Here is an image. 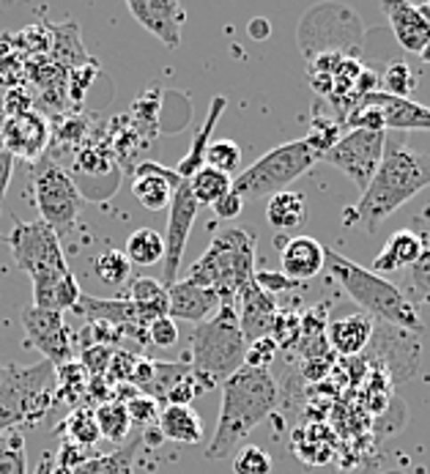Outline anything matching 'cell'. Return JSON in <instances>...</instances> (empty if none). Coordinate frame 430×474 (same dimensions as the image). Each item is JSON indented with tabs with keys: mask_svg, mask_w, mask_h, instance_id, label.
<instances>
[{
	"mask_svg": "<svg viewBox=\"0 0 430 474\" xmlns=\"http://www.w3.org/2000/svg\"><path fill=\"white\" fill-rule=\"evenodd\" d=\"M14 264L30 277L33 282V305L42 310H75L83 290L71 274L61 239L50 225L42 220L17 223L14 231L6 236Z\"/></svg>",
	"mask_w": 430,
	"mask_h": 474,
	"instance_id": "6da1fadb",
	"label": "cell"
},
{
	"mask_svg": "<svg viewBox=\"0 0 430 474\" xmlns=\"http://www.w3.org/2000/svg\"><path fill=\"white\" fill-rule=\"evenodd\" d=\"M425 187H430V157L409 149L403 140L386 137L384 159L370 187L360 195L356 208L348 211L351 223H360L368 233H376L389 214H395Z\"/></svg>",
	"mask_w": 430,
	"mask_h": 474,
	"instance_id": "7a4b0ae2",
	"label": "cell"
},
{
	"mask_svg": "<svg viewBox=\"0 0 430 474\" xmlns=\"http://www.w3.org/2000/svg\"><path fill=\"white\" fill-rule=\"evenodd\" d=\"M220 387H223V404H220L217 430H214V439L206 447L208 461L228 458L274 412L280 400L277 381L272 379V373L247 368V364Z\"/></svg>",
	"mask_w": 430,
	"mask_h": 474,
	"instance_id": "3957f363",
	"label": "cell"
},
{
	"mask_svg": "<svg viewBox=\"0 0 430 474\" xmlns=\"http://www.w3.org/2000/svg\"><path fill=\"white\" fill-rule=\"evenodd\" d=\"M324 269L329 272V277L335 282H340V288L356 302V307H362L365 315L381 318V321L398 326V330H406V332L422 330V318H419L414 302L395 282H389L386 277L376 274L373 269L353 264L351 258H345V255H340L332 247H327Z\"/></svg>",
	"mask_w": 430,
	"mask_h": 474,
	"instance_id": "277c9868",
	"label": "cell"
},
{
	"mask_svg": "<svg viewBox=\"0 0 430 474\" xmlns=\"http://www.w3.org/2000/svg\"><path fill=\"white\" fill-rule=\"evenodd\" d=\"M187 280L211 288L223 305L233 307L239 290L249 280H256V236L241 228H225L190 266Z\"/></svg>",
	"mask_w": 430,
	"mask_h": 474,
	"instance_id": "5b68a950",
	"label": "cell"
},
{
	"mask_svg": "<svg viewBox=\"0 0 430 474\" xmlns=\"http://www.w3.org/2000/svg\"><path fill=\"white\" fill-rule=\"evenodd\" d=\"M55 404V364H0V436L42 422Z\"/></svg>",
	"mask_w": 430,
	"mask_h": 474,
	"instance_id": "8992f818",
	"label": "cell"
},
{
	"mask_svg": "<svg viewBox=\"0 0 430 474\" xmlns=\"http://www.w3.org/2000/svg\"><path fill=\"white\" fill-rule=\"evenodd\" d=\"M247 340L241 335L236 307L223 305L220 313L198 323L192 335V373L208 389L214 384L228 381L236 371L244 368Z\"/></svg>",
	"mask_w": 430,
	"mask_h": 474,
	"instance_id": "52a82bcc",
	"label": "cell"
},
{
	"mask_svg": "<svg viewBox=\"0 0 430 474\" xmlns=\"http://www.w3.org/2000/svg\"><path fill=\"white\" fill-rule=\"evenodd\" d=\"M318 159L320 154L304 137L282 143L249 168H244L239 176H233V192L241 195V200L272 198L277 192H285V187L304 176Z\"/></svg>",
	"mask_w": 430,
	"mask_h": 474,
	"instance_id": "ba28073f",
	"label": "cell"
},
{
	"mask_svg": "<svg viewBox=\"0 0 430 474\" xmlns=\"http://www.w3.org/2000/svg\"><path fill=\"white\" fill-rule=\"evenodd\" d=\"M30 187L42 223L50 225L58 239L75 231V223L83 208V192L75 176H69V170L61 162L45 154L39 162L30 165Z\"/></svg>",
	"mask_w": 430,
	"mask_h": 474,
	"instance_id": "9c48e42d",
	"label": "cell"
},
{
	"mask_svg": "<svg viewBox=\"0 0 430 474\" xmlns=\"http://www.w3.org/2000/svg\"><path fill=\"white\" fill-rule=\"evenodd\" d=\"M384 149H386V132L351 129L320 157V162H329L340 173H345L362 195L370 187V181L384 159Z\"/></svg>",
	"mask_w": 430,
	"mask_h": 474,
	"instance_id": "30bf717a",
	"label": "cell"
},
{
	"mask_svg": "<svg viewBox=\"0 0 430 474\" xmlns=\"http://www.w3.org/2000/svg\"><path fill=\"white\" fill-rule=\"evenodd\" d=\"M198 208L200 203L192 195V184L190 178H182V184L175 187L173 200L167 206V233H165V277L162 285L170 288L173 282H178V272H182L184 264V249L192 233V225L198 220Z\"/></svg>",
	"mask_w": 430,
	"mask_h": 474,
	"instance_id": "8fae6325",
	"label": "cell"
},
{
	"mask_svg": "<svg viewBox=\"0 0 430 474\" xmlns=\"http://www.w3.org/2000/svg\"><path fill=\"white\" fill-rule=\"evenodd\" d=\"M22 330L28 343L42 351V356L61 368L66 362H75V338H71L69 326L63 321V313L55 310H42V307H25L22 310Z\"/></svg>",
	"mask_w": 430,
	"mask_h": 474,
	"instance_id": "7c38bea8",
	"label": "cell"
},
{
	"mask_svg": "<svg viewBox=\"0 0 430 474\" xmlns=\"http://www.w3.org/2000/svg\"><path fill=\"white\" fill-rule=\"evenodd\" d=\"M50 137H53L50 121L39 110L6 116L4 145L14 159L20 157V159H28V162H39L50 149Z\"/></svg>",
	"mask_w": 430,
	"mask_h": 474,
	"instance_id": "4fadbf2b",
	"label": "cell"
},
{
	"mask_svg": "<svg viewBox=\"0 0 430 474\" xmlns=\"http://www.w3.org/2000/svg\"><path fill=\"white\" fill-rule=\"evenodd\" d=\"M236 315H239V326H241V335L249 343L256 340H264V338H272V330H274V321H277V299L272 294L256 282L249 280L236 297Z\"/></svg>",
	"mask_w": 430,
	"mask_h": 474,
	"instance_id": "5bb4252c",
	"label": "cell"
},
{
	"mask_svg": "<svg viewBox=\"0 0 430 474\" xmlns=\"http://www.w3.org/2000/svg\"><path fill=\"white\" fill-rule=\"evenodd\" d=\"M75 313H80L88 321H104L113 326H140V330H149V323L167 315L162 307H149V305H137L126 297L118 299H96L83 294Z\"/></svg>",
	"mask_w": 430,
	"mask_h": 474,
	"instance_id": "9a60e30c",
	"label": "cell"
},
{
	"mask_svg": "<svg viewBox=\"0 0 430 474\" xmlns=\"http://www.w3.org/2000/svg\"><path fill=\"white\" fill-rule=\"evenodd\" d=\"M126 6L132 17L149 33H154L165 47L175 50L182 45V22H184L182 4H175V0H129Z\"/></svg>",
	"mask_w": 430,
	"mask_h": 474,
	"instance_id": "2e32d148",
	"label": "cell"
},
{
	"mask_svg": "<svg viewBox=\"0 0 430 474\" xmlns=\"http://www.w3.org/2000/svg\"><path fill=\"white\" fill-rule=\"evenodd\" d=\"M223 307V299L211 288H203L192 280H178L167 288V315L175 321H192L203 323L214 318Z\"/></svg>",
	"mask_w": 430,
	"mask_h": 474,
	"instance_id": "e0dca14e",
	"label": "cell"
},
{
	"mask_svg": "<svg viewBox=\"0 0 430 474\" xmlns=\"http://www.w3.org/2000/svg\"><path fill=\"white\" fill-rule=\"evenodd\" d=\"M353 102L370 104L378 110L384 129H398V132H409V129H427L430 132V107L414 102V99H403V96H389L384 91H373L368 96H360Z\"/></svg>",
	"mask_w": 430,
	"mask_h": 474,
	"instance_id": "ac0fdd59",
	"label": "cell"
},
{
	"mask_svg": "<svg viewBox=\"0 0 430 474\" xmlns=\"http://www.w3.org/2000/svg\"><path fill=\"white\" fill-rule=\"evenodd\" d=\"M178 184H182V176L175 173V168H165L159 162H142L134 173L132 192L142 208L162 211L170 206Z\"/></svg>",
	"mask_w": 430,
	"mask_h": 474,
	"instance_id": "d6986e66",
	"label": "cell"
},
{
	"mask_svg": "<svg viewBox=\"0 0 430 474\" xmlns=\"http://www.w3.org/2000/svg\"><path fill=\"white\" fill-rule=\"evenodd\" d=\"M381 12L386 14L392 33H395V39L406 53L419 55L430 45V20L419 12V6L386 0V4H381Z\"/></svg>",
	"mask_w": 430,
	"mask_h": 474,
	"instance_id": "ffe728a7",
	"label": "cell"
},
{
	"mask_svg": "<svg viewBox=\"0 0 430 474\" xmlns=\"http://www.w3.org/2000/svg\"><path fill=\"white\" fill-rule=\"evenodd\" d=\"M280 258H282V274H288L294 282H299L324 272L327 247L312 236H296L282 247Z\"/></svg>",
	"mask_w": 430,
	"mask_h": 474,
	"instance_id": "44dd1931",
	"label": "cell"
},
{
	"mask_svg": "<svg viewBox=\"0 0 430 474\" xmlns=\"http://www.w3.org/2000/svg\"><path fill=\"white\" fill-rule=\"evenodd\" d=\"M373 338V318L365 313H353L348 318L332 321L329 330H327V340L329 348L340 356H356L362 354L365 346Z\"/></svg>",
	"mask_w": 430,
	"mask_h": 474,
	"instance_id": "7402d4cb",
	"label": "cell"
},
{
	"mask_svg": "<svg viewBox=\"0 0 430 474\" xmlns=\"http://www.w3.org/2000/svg\"><path fill=\"white\" fill-rule=\"evenodd\" d=\"M425 252V244L422 239L414 233V231H398V233H392L384 244V249L376 255V261H373V272L376 274H386V272H403L406 266L411 269L417 261H419V255Z\"/></svg>",
	"mask_w": 430,
	"mask_h": 474,
	"instance_id": "603a6c76",
	"label": "cell"
},
{
	"mask_svg": "<svg viewBox=\"0 0 430 474\" xmlns=\"http://www.w3.org/2000/svg\"><path fill=\"white\" fill-rule=\"evenodd\" d=\"M157 425L167 442L198 445L203 439V422L192 406H162Z\"/></svg>",
	"mask_w": 430,
	"mask_h": 474,
	"instance_id": "cb8c5ba5",
	"label": "cell"
},
{
	"mask_svg": "<svg viewBox=\"0 0 430 474\" xmlns=\"http://www.w3.org/2000/svg\"><path fill=\"white\" fill-rule=\"evenodd\" d=\"M307 220V203H304V195L299 192H277L269 198V206H266V223L274 228V231H296L302 228Z\"/></svg>",
	"mask_w": 430,
	"mask_h": 474,
	"instance_id": "d4e9b609",
	"label": "cell"
},
{
	"mask_svg": "<svg viewBox=\"0 0 430 474\" xmlns=\"http://www.w3.org/2000/svg\"><path fill=\"white\" fill-rule=\"evenodd\" d=\"M223 107H225V99L223 96H217L211 102V110H208V116H206V121H203V127L198 129V135H195V140H192V149L187 151V157L178 162V168H175V173L182 176V178H192L203 165H206V151H208V137H211V132H214V127H217V121H220V116H223Z\"/></svg>",
	"mask_w": 430,
	"mask_h": 474,
	"instance_id": "484cf974",
	"label": "cell"
},
{
	"mask_svg": "<svg viewBox=\"0 0 430 474\" xmlns=\"http://www.w3.org/2000/svg\"><path fill=\"white\" fill-rule=\"evenodd\" d=\"M124 255L132 266H157L165 261V236L151 228H140L126 239Z\"/></svg>",
	"mask_w": 430,
	"mask_h": 474,
	"instance_id": "4316f807",
	"label": "cell"
},
{
	"mask_svg": "<svg viewBox=\"0 0 430 474\" xmlns=\"http://www.w3.org/2000/svg\"><path fill=\"white\" fill-rule=\"evenodd\" d=\"M93 414H96V425H99V433L101 439L113 442V445H121L129 430H132V420H129V412L121 400H107V404H99L93 406Z\"/></svg>",
	"mask_w": 430,
	"mask_h": 474,
	"instance_id": "83f0119b",
	"label": "cell"
},
{
	"mask_svg": "<svg viewBox=\"0 0 430 474\" xmlns=\"http://www.w3.org/2000/svg\"><path fill=\"white\" fill-rule=\"evenodd\" d=\"M190 184H192V195L200 206H214L220 198H225L231 190H233V176L228 173H220V170H214L208 165H203L192 178H190Z\"/></svg>",
	"mask_w": 430,
	"mask_h": 474,
	"instance_id": "f1b7e54d",
	"label": "cell"
},
{
	"mask_svg": "<svg viewBox=\"0 0 430 474\" xmlns=\"http://www.w3.org/2000/svg\"><path fill=\"white\" fill-rule=\"evenodd\" d=\"M61 430L66 433V442L77 445L83 450L93 447L101 433H99V425H96V414H93V406H77L66 417V422L61 425Z\"/></svg>",
	"mask_w": 430,
	"mask_h": 474,
	"instance_id": "f546056e",
	"label": "cell"
},
{
	"mask_svg": "<svg viewBox=\"0 0 430 474\" xmlns=\"http://www.w3.org/2000/svg\"><path fill=\"white\" fill-rule=\"evenodd\" d=\"M88 384H91V376L85 373V368L77 359L55 368V395H58V400H69V404H75V400H85Z\"/></svg>",
	"mask_w": 430,
	"mask_h": 474,
	"instance_id": "4dcf8cb0",
	"label": "cell"
},
{
	"mask_svg": "<svg viewBox=\"0 0 430 474\" xmlns=\"http://www.w3.org/2000/svg\"><path fill=\"white\" fill-rule=\"evenodd\" d=\"M134 453H137V442H132L129 447H124L118 453H110V455H91L88 461H83L69 474H132Z\"/></svg>",
	"mask_w": 430,
	"mask_h": 474,
	"instance_id": "1f68e13d",
	"label": "cell"
},
{
	"mask_svg": "<svg viewBox=\"0 0 430 474\" xmlns=\"http://www.w3.org/2000/svg\"><path fill=\"white\" fill-rule=\"evenodd\" d=\"M53 58L61 63H69L71 69L80 61H85V53L80 47V28L75 22L53 28Z\"/></svg>",
	"mask_w": 430,
	"mask_h": 474,
	"instance_id": "d6a6232c",
	"label": "cell"
},
{
	"mask_svg": "<svg viewBox=\"0 0 430 474\" xmlns=\"http://www.w3.org/2000/svg\"><path fill=\"white\" fill-rule=\"evenodd\" d=\"M93 272L107 285H126L132 280V264L121 249H104L93 261Z\"/></svg>",
	"mask_w": 430,
	"mask_h": 474,
	"instance_id": "836d02e7",
	"label": "cell"
},
{
	"mask_svg": "<svg viewBox=\"0 0 430 474\" xmlns=\"http://www.w3.org/2000/svg\"><path fill=\"white\" fill-rule=\"evenodd\" d=\"M0 474H28L22 430L0 436Z\"/></svg>",
	"mask_w": 430,
	"mask_h": 474,
	"instance_id": "e575fe53",
	"label": "cell"
},
{
	"mask_svg": "<svg viewBox=\"0 0 430 474\" xmlns=\"http://www.w3.org/2000/svg\"><path fill=\"white\" fill-rule=\"evenodd\" d=\"M126 299H132L137 305L167 310V288L159 280H151V277H134V280H129Z\"/></svg>",
	"mask_w": 430,
	"mask_h": 474,
	"instance_id": "d590c367",
	"label": "cell"
},
{
	"mask_svg": "<svg viewBox=\"0 0 430 474\" xmlns=\"http://www.w3.org/2000/svg\"><path fill=\"white\" fill-rule=\"evenodd\" d=\"M206 165L214 168V170H220V173H239L241 168V149H239V143L233 140H217V143H211L208 145V151H206Z\"/></svg>",
	"mask_w": 430,
	"mask_h": 474,
	"instance_id": "8d00e7d4",
	"label": "cell"
},
{
	"mask_svg": "<svg viewBox=\"0 0 430 474\" xmlns=\"http://www.w3.org/2000/svg\"><path fill=\"white\" fill-rule=\"evenodd\" d=\"M14 50H25L28 55H39L53 50V28L47 25H30L17 36H6Z\"/></svg>",
	"mask_w": 430,
	"mask_h": 474,
	"instance_id": "74e56055",
	"label": "cell"
},
{
	"mask_svg": "<svg viewBox=\"0 0 430 474\" xmlns=\"http://www.w3.org/2000/svg\"><path fill=\"white\" fill-rule=\"evenodd\" d=\"M414 83H417V78H414V71L409 69V63L395 61V63H389V66L384 69L381 88H378V91H384V94H389V96H403V99H409Z\"/></svg>",
	"mask_w": 430,
	"mask_h": 474,
	"instance_id": "f35d334b",
	"label": "cell"
},
{
	"mask_svg": "<svg viewBox=\"0 0 430 474\" xmlns=\"http://www.w3.org/2000/svg\"><path fill=\"white\" fill-rule=\"evenodd\" d=\"M299 338H302V315L296 310H280L272 330V340L277 343V348H294Z\"/></svg>",
	"mask_w": 430,
	"mask_h": 474,
	"instance_id": "ab89813d",
	"label": "cell"
},
{
	"mask_svg": "<svg viewBox=\"0 0 430 474\" xmlns=\"http://www.w3.org/2000/svg\"><path fill=\"white\" fill-rule=\"evenodd\" d=\"M233 471L236 474H269L272 471V455L256 445H247L236 453L233 458Z\"/></svg>",
	"mask_w": 430,
	"mask_h": 474,
	"instance_id": "60d3db41",
	"label": "cell"
},
{
	"mask_svg": "<svg viewBox=\"0 0 430 474\" xmlns=\"http://www.w3.org/2000/svg\"><path fill=\"white\" fill-rule=\"evenodd\" d=\"M113 354H116L113 346H99V343H93V346H85V348L80 351V359H77V362L83 364L85 373H88L91 379H99V376H107V368H110Z\"/></svg>",
	"mask_w": 430,
	"mask_h": 474,
	"instance_id": "b9f144b4",
	"label": "cell"
},
{
	"mask_svg": "<svg viewBox=\"0 0 430 474\" xmlns=\"http://www.w3.org/2000/svg\"><path fill=\"white\" fill-rule=\"evenodd\" d=\"M126 412H129V420L132 425H151V422H159V414H162V404L149 395H134L129 404H124Z\"/></svg>",
	"mask_w": 430,
	"mask_h": 474,
	"instance_id": "7bdbcfd3",
	"label": "cell"
},
{
	"mask_svg": "<svg viewBox=\"0 0 430 474\" xmlns=\"http://www.w3.org/2000/svg\"><path fill=\"white\" fill-rule=\"evenodd\" d=\"M140 354L134 351H126V348H116L113 354V362L110 368H107V381H110V387H121V384H129L132 373H134V364H137Z\"/></svg>",
	"mask_w": 430,
	"mask_h": 474,
	"instance_id": "ee69618b",
	"label": "cell"
},
{
	"mask_svg": "<svg viewBox=\"0 0 430 474\" xmlns=\"http://www.w3.org/2000/svg\"><path fill=\"white\" fill-rule=\"evenodd\" d=\"M277 343L272 338H264V340H256L247 346V356H244V364L247 368H256V371H269V364L274 362L277 356Z\"/></svg>",
	"mask_w": 430,
	"mask_h": 474,
	"instance_id": "f6af8a7d",
	"label": "cell"
},
{
	"mask_svg": "<svg viewBox=\"0 0 430 474\" xmlns=\"http://www.w3.org/2000/svg\"><path fill=\"white\" fill-rule=\"evenodd\" d=\"M411 290L419 302L430 305V247H425L419 261L411 266Z\"/></svg>",
	"mask_w": 430,
	"mask_h": 474,
	"instance_id": "bcb514c9",
	"label": "cell"
},
{
	"mask_svg": "<svg viewBox=\"0 0 430 474\" xmlns=\"http://www.w3.org/2000/svg\"><path fill=\"white\" fill-rule=\"evenodd\" d=\"M146 332H149V343L154 348H173L178 343V326L170 315H162V318L151 321Z\"/></svg>",
	"mask_w": 430,
	"mask_h": 474,
	"instance_id": "7dc6e473",
	"label": "cell"
},
{
	"mask_svg": "<svg viewBox=\"0 0 430 474\" xmlns=\"http://www.w3.org/2000/svg\"><path fill=\"white\" fill-rule=\"evenodd\" d=\"M53 129V137L50 140H55V143H61V145H77V143H83V137H85V121L83 118H77V116H66V118H61L55 127H50Z\"/></svg>",
	"mask_w": 430,
	"mask_h": 474,
	"instance_id": "c3c4849f",
	"label": "cell"
},
{
	"mask_svg": "<svg viewBox=\"0 0 430 474\" xmlns=\"http://www.w3.org/2000/svg\"><path fill=\"white\" fill-rule=\"evenodd\" d=\"M256 282L266 290V294L277 297V294H288V290L296 288V282L282 274V272H256Z\"/></svg>",
	"mask_w": 430,
	"mask_h": 474,
	"instance_id": "681fc988",
	"label": "cell"
},
{
	"mask_svg": "<svg viewBox=\"0 0 430 474\" xmlns=\"http://www.w3.org/2000/svg\"><path fill=\"white\" fill-rule=\"evenodd\" d=\"M4 113L6 116H20V113H28L33 110V96L28 94V88L17 86V88H6V96H4Z\"/></svg>",
	"mask_w": 430,
	"mask_h": 474,
	"instance_id": "f907efd6",
	"label": "cell"
},
{
	"mask_svg": "<svg viewBox=\"0 0 430 474\" xmlns=\"http://www.w3.org/2000/svg\"><path fill=\"white\" fill-rule=\"evenodd\" d=\"M211 208H214V214H217V220H225V223H231V220H236V217L241 214V208H244V200H241V195H236V192L231 190L225 198H220V200L214 203Z\"/></svg>",
	"mask_w": 430,
	"mask_h": 474,
	"instance_id": "816d5d0a",
	"label": "cell"
},
{
	"mask_svg": "<svg viewBox=\"0 0 430 474\" xmlns=\"http://www.w3.org/2000/svg\"><path fill=\"white\" fill-rule=\"evenodd\" d=\"M12 173H14V157L4 149V151H0V200H4L6 192H9Z\"/></svg>",
	"mask_w": 430,
	"mask_h": 474,
	"instance_id": "f5cc1de1",
	"label": "cell"
},
{
	"mask_svg": "<svg viewBox=\"0 0 430 474\" xmlns=\"http://www.w3.org/2000/svg\"><path fill=\"white\" fill-rule=\"evenodd\" d=\"M247 33L253 36V39L264 42V39H269V36H272V25H269V20H264V17H256V20H249V25H247Z\"/></svg>",
	"mask_w": 430,
	"mask_h": 474,
	"instance_id": "db71d44e",
	"label": "cell"
},
{
	"mask_svg": "<svg viewBox=\"0 0 430 474\" xmlns=\"http://www.w3.org/2000/svg\"><path fill=\"white\" fill-rule=\"evenodd\" d=\"M53 471V461H50V455H45V461L39 463V469H36V474H50Z\"/></svg>",
	"mask_w": 430,
	"mask_h": 474,
	"instance_id": "11a10c76",
	"label": "cell"
},
{
	"mask_svg": "<svg viewBox=\"0 0 430 474\" xmlns=\"http://www.w3.org/2000/svg\"><path fill=\"white\" fill-rule=\"evenodd\" d=\"M4 127H6V113H4V107H0V151L6 149L4 145Z\"/></svg>",
	"mask_w": 430,
	"mask_h": 474,
	"instance_id": "9f6ffc18",
	"label": "cell"
},
{
	"mask_svg": "<svg viewBox=\"0 0 430 474\" xmlns=\"http://www.w3.org/2000/svg\"><path fill=\"white\" fill-rule=\"evenodd\" d=\"M419 55H422V61H425V63H430V45H427Z\"/></svg>",
	"mask_w": 430,
	"mask_h": 474,
	"instance_id": "6f0895ef",
	"label": "cell"
},
{
	"mask_svg": "<svg viewBox=\"0 0 430 474\" xmlns=\"http://www.w3.org/2000/svg\"><path fill=\"white\" fill-rule=\"evenodd\" d=\"M419 12H422V14H425L427 20H430V6H419Z\"/></svg>",
	"mask_w": 430,
	"mask_h": 474,
	"instance_id": "680465c9",
	"label": "cell"
},
{
	"mask_svg": "<svg viewBox=\"0 0 430 474\" xmlns=\"http://www.w3.org/2000/svg\"><path fill=\"white\" fill-rule=\"evenodd\" d=\"M0 241H6V236H4V233H0Z\"/></svg>",
	"mask_w": 430,
	"mask_h": 474,
	"instance_id": "91938a15",
	"label": "cell"
}]
</instances>
